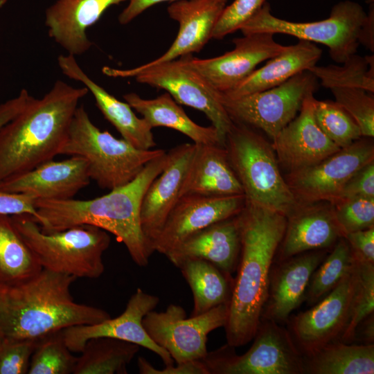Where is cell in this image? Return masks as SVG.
<instances>
[{
    "instance_id": "6da1fadb",
    "label": "cell",
    "mask_w": 374,
    "mask_h": 374,
    "mask_svg": "<svg viewBox=\"0 0 374 374\" xmlns=\"http://www.w3.org/2000/svg\"><path fill=\"white\" fill-rule=\"evenodd\" d=\"M168 159V153L165 152L151 160L133 180L101 197L89 200L36 199L42 231H60L84 224L99 227L123 243L138 266L146 267L154 251L141 229V203L150 184Z\"/></svg>"
},
{
    "instance_id": "7a4b0ae2",
    "label": "cell",
    "mask_w": 374,
    "mask_h": 374,
    "mask_svg": "<svg viewBox=\"0 0 374 374\" xmlns=\"http://www.w3.org/2000/svg\"><path fill=\"white\" fill-rule=\"evenodd\" d=\"M238 219L241 251L224 327L226 344L235 348L253 340L260 323L272 263L287 224L284 215L247 202Z\"/></svg>"
},
{
    "instance_id": "3957f363",
    "label": "cell",
    "mask_w": 374,
    "mask_h": 374,
    "mask_svg": "<svg viewBox=\"0 0 374 374\" xmlns=\"http://www.w3.org/2000/svg\"><path fill=\"white\" fill-rule=\"evenodd\" d=\"M76 279L42 269L21 283L0 286V324L5 337L37 341L69 327L111 318L101 308L74 301L70 289Z\"/></svg>"
},
{
    "instance_id": "277c9868",
    "label": "cell",
    "mask_w": 374,
    "mask_h": 374,
    "mask_svg": "<svg viewBox=\"0 0 374 374\" xmlns=\"http://www.w3.org/2000/svg\"><path fill=\"white\" fill-rule=\"evenodd\" d=\"M88 89L57 80L41 98L31 97L0 130V182L52 160L64 143Z\"/></svg>"
},
{
    "instance_id": "5b68a950",
    "label": "cell",
    "mask_w": 374,
    "mask_h": 374,
    "mask_svg": "<svg viewBox=\"0 0 374 374\" xmlns=\"http://www.w3.org/2000/svg\"><path fill=\"white\" fill-rule=\"evenodd\" d=\"M11 219L42 269L76 278L94 279L104 273L103 255L110 244L106 231L84 224L46 233L30 215H15Z\"/></svg>"
},
{
    "instance_id": "8992f818",
    "label": "cell",
    "mask_w": 374,
    "mask_h": 374,
    "mask_svg": "<svg viewBox=\"0 0 374 374\" xmlns=\"http://www.w3.org/2000/svg\"><path fill=\"white\" fill-rule=\"evenodd\" d=\"M224 147L246 202L286 217L301 204L280 173L271 143L253 127L233 122Z\"/></svg>"
},
{
    "instance_id": "52a82bcc",
    "label": "cell",
    "mask_w": 374,
    "mask_h": 374,
    "mask_svg": "<svg viewBox=\"0 0 374 374\" xmlns=\"http://www.w3.org/2000/svg\"><path fill=\"white\" fill-rule=\"evenodd\" d=\"M165 152L161 149H138L123 139L100 130L80 105L59 154L83 158L90 179L100 188L111 190L133 180L149 161Z\"/></svg>"
},
{
    "instance_id": "ba28073f",
    "label": "cell",
    "mask_w": 374,
    "mask_h": 374,
    "mask_svg": "<svg viewBox=\"0 0 374 374\" xmlns=\"http://www.w3.org/2000/svg\"><path fill=\"white\" fill-rule=\"evenodd\" d=\"M366 17L363 7L352 1L335 4L327 19L311 22H294L272 15L270 6L262 7L240 29L243 35L254 33L286 34L299 40L322 44L329 48L330 57L344 63L356 54L360 28Z\"/></svg>"
},
{
    "instance_id": "9c48e42d",
    "label": "cell",
    "mask_w": 374,
    "mask_h": 374,
    "mask_svg": "<svg viewBox=\"0 0 374 374\" xmlns=\"http://www.w3.org/2000/svg\"><path fill=\"white\" fill-rule=\"evenodd\" d=\"M249 349L238 355L226 344L202 360L208 374H303V355L289 330L261 319Z\"/></svg>"
},
{
    "instance_id": "30bf717a",
    "label": "cell",
    "mask_w": 374,
    "mask_h": 374,
    "mask_svg": "<svg viewBox=\"0 0 374 374\" xmlns=\"http://www.w3.org/2000/svg\"><path fill=\"white\" fill-rule=\"evenodd\" d=\"M103 72L115 78L134 77L138 82L166 90L178 104L203 112L217 130L224 146L233 121L221 102L220 92L193 69L184 57L131 69L105 66Z\"/></svg>"
},
{
    "instance_id": "8fae6325",
    "label": "cell",
    "mask_w": 374,
    "mask_h": 374,
    "mask_svg": "<svg viewBox=\"0 0 374 374\" xmlns=\"http://www.w3.org/2000/svg\"><path fill=\"white\" fill-rule=\"evenodd\" d=\"M318 79L310 71L301 72L271 89L220 100L233 122L263 131L271 140L299 112L305 98L317 91Z\"/></svg>"
},
{
    "instance_id": "7c38bea8",
    "label": "cell",
    "mask_w": 374,
    "mask_h": 374,
    "mask_svg": "<svg viewBox=\"0 0 374 374\" xmlns=\"http://www.w3.org/2000/svg\"><path fill=\"white\" fill-rule=\"evenodd\" d=\"M229 308V303H226L200 315L186 318L185 310L172 303L163 312H148L142 323L151 339L165 349L176 363L200 360L208 353V335L224 327Z\"/></svg>"
},
{
    "instance_id": "4fadbf2b",
    "label": "cell",
    "mask_w": 374,
    "mask_h": 374,
    "mask_svg": "<svg viewBox=\"0 0 374 374\" xmlns=\"http://www.w3.org/2000/svg\"><path fill=\"white\" fill-rule=\"evenodd\" d=\"M373 161V141L362 136L314 166L289 172L285 179L300 204H331L347 181Z\"/></svg>"
},
{
    "instance_id": "5bb4252c",
    "label": "cell",
    "mask_w": 374,
    "mask_h": 374,
    "mask_svg": "<svg viewBox=\"0 0 374 374\" xmlns=\"http://www.w3.org/2000/svg\"><path fill=\"white\" fill-rule=\"evenodd\" d=\"M357 285L355 262L334 289L312 308L292 318L290 332L303 355L339 340L350 317Z\"/></svg>"
},
{
    "instance_id": "9a60e30c",
    "label": "cell",
    "mask_w": 374,
    "mask_h": 374,
    "mask_svg": "<svg viewBox=\"0 0 374 374\" xmlns=\"http://www.w3.org/2000/svg\"><path fill=\"white\" fill-rule=\"evenodd\" d=\"M271 33L243 35L232 40L234 48L208 59L183 56L188 64L216 91L226 92L247 78L261 62L281 53L286 46L276 42Z\"/></svg>"
},
{
    "instance_id": "2e32d148",
    "label": "cell",
    "mask_w": 374,
    "mask_h": 374,
    "mask_svg": "<svg viewBox=\"0 0 374 374\" xmlns=\"http://www.w3.org/2000/svg\"><path fill=\"white\" fill-rule=\"evenodd\" d=\"M157 296L140 287L130 298L125 310L116 318L98 323L79 325L62 330L66 344L72 353H80L87 342L94 338L110 337L143 347L157 354L165 366L174 364L170 355L153 341L143 326V319L159 303Z\"/></svg>"
},
{
    "instance_id": "e0dca14e",
    "label": "cell",
    "mask_w": 374,
    "mask_h": 374,
    "mask_svg": "<svg viewBox=\"0 0 374 374\" xmlns=\"http://www.w3.org/2000/svg\"><path fill=\"white\" fill-rule=\"evenodd\" d=\"M244 195L181 197L152 243V249L164 256L192 234L240 213L245 206Z\"/></svg>"
},
{
    "instance_id": "ac0fdd59",
    "label": "cell",
    "mask_w": 374,
    "mask_h": 374,
    "mask_svg": "<svg viewBox=\"0 0 374 374\" xmlns=\"http://www.w3.org/2000/svg\"><path fill=\"white\" fill-rule=\"evenodd\" d=\"M196 150L197 144L194 143H183L171 149L168 152L169 159L166 166L151 182L143 196L141 226L152 249L153 242L182 196Z\"/></svg>"
},
{
    "instance_id": "d6986e66",
    "label": "cell",
    "mask_w": 374,
    "mask_h": 374,
    "mask_svg": "<svg viewBox=\"0 0 374 374\" xmlns=\"http://www.w3.org/2000/svg\"><path fill=\"white\" fill-rule=\"evenodd\" d=\"M315 99L313 94L307 96L299 114L271 140L278 164L289 172L314 166L341 149L317 125Z\"/></svg>"
},
{
    "instance_id": "ffe728a7",
    "label": "cell",
    "mask_w": 374,
    "mask_h": 374,
    "mask_svg": "<svg viewBox=\"0 0 374 374\" xmlns=\"http://www.w3.org/2000/svg\"><path fill=\"white\" fill-rule=\"evenodd\" d=\"M87 161L78 156L48 161L34 169L0 182V189L36 199H72L90 182Z\"/></svg>"
},
{
    "instance_id": "44dd1931",
    "label": "cell",
    "mask_w": 374,
    "mask_h": 374,
    "mask_svg": "<svg viewBox=\"0 0 374 374\" xmlns=\"http://www.w3.org/2000/svg\"><path fill=\"white\" fill-rule=\"evenodd\" d=\"M326 249L306 251L280 261L271 270L269 293L261 319L278 323L305 300L310 278L327 256Z\"/></svg>"
},
{
    "instance_id": "7402d4cb",
    "label": "cell",
    "mask_w": 374,
    "mask_h": 374,
    "mask_svg": "<svg viewBox=\"0 0 374 374\" xmlns=\"http://www.w3.org/2000/svg\"><path fill=\"white\" fill-rule=\"evenodd\" d=\"M238 214L192 234L165 256L177 267L185 260L199 258L231 275L237 269L241 251Z\"/></svg>"
},
{
    "instance_id": "603a6c76",
    "label": "cell",
    "mask_w": 374,
    "mask_h": 374,
    "mask_svg": "<svg viewBox=\"0 0 374 374\" xmlns=\"http://www.w3.org/2000/svg\"><path fill=\"white\" fill-rule=\"evenodd\" d=\"M127 0H57L45 12L48 33L69 55H80L92 46L87 29L113 5Z\"/></svg>"
},
{
    "instance_id": "cb8c5ba5",
    "label": "cell",
    "mask_w": 374,
    "mask_h": 374,
    "mask_svg": "<svg viewBox=\"0 0 374 374\" xmlns=\"http://www.w3.org/2000/svg\"><path fill=\"white\" fill-rule=\"evenodd\" d=\"M228 0H179L168 8L170 18L179 23L178 34L168 50L145 64L154 65L199 52L212 38L214 28Z\"/></svg>"
},
{
    "instance_id": "d4e9b609",
    "label": "cell",
    "mask_w": 374,
    "mask_h": 374,
    "mask_svg": "<svg viewBox=\"0 0 374 374\" xmlns=\"http://www.w3.org/2000/svg\"><path fill=\"white\" fill-rule=\"evenodd\" d=\"M321 202L301 204L287 217L278 247L279 262L306 251L326 249L342 237L331 204Z\"/></svg>"
},
{
    "instance_id": "484cf974",
    "label": "cell",
    "mask_w": 374,
    "mask_h": 374,
    "mask_svg": "<svg viewBox=\"0 0 374 374\" xmlns=\"http://www.w3.org/2000/svg\"><path fill=\"white\" fill-rule=\"evenodd\" d=\"M57 64L65 76L80 82L93 95L98 108L124 140L141 150L156 146L152 128L146 121L137 117L128 103L120 101L89 78L75 56L60 55Z\"/></svg>"
},
{
    "instance_id": "4316f807",
    "label": "cell",
    "mask_w": 374,
    "mask_h": 374,
    "mask_svg": "<svg viewBox=\"0 0 374 374\" xmlns=\"http://www.w3.org/2000/svg\"><path fill=\"white\" fill-rule=\"evenodd\" d=\"M321 55L322 50L314 43L299 40L294 45L286 46L265 65L255 69L234 88L222 93L227 98H235L276 87L301 72L309 71L316 65Z\"/></svg>"
},
{
    "instance_id": "83f0119b",
    "label": "cell",
    "mask_w": 374,
    "mask_h": 374,
    "mask_svg": "<svg viewBox=\"0 0 374 374\" xmlns=\"http://www.w3.org/2000/svg\"><path fill=\"white\" fill-rule=\"evenodd\" d=\"M244 195L242 185L220 145L197 144L196 153L186 177L182 196Z\"/></svg>"
},
{
    "instance_id": "f1b7e54d",
    "label": "cell",
    "mask_w": 374,
    "mask_h": 374,
    "mask_svg": "<svg viewBox=\"0 0 374 374\" xmlns=\"http://www.w3.org/2000/svg\"><path fill=\"white\" fill-rule=\"evenodd\" d=\"M123 98L143 116L152 128L173 129L190 138L195 144L224 146L215 127H204L195 123L167 92L153 99L142 98L135 93H127Z\"/></svg>"
},
{
    "instance_id": "f546056e",
    "label": "cell",
    "mask_w": 374,
    "mask_h": 374,
    "mask_svg": "<svg viewBox=\"0 0 374 374\" xmlns=\"http://www.w3.org/2000/svg\"><path fill=\"white\" fill-rule=\"evenodd\" d=\"M177 268L193 293L190 316L200 315L219 305L230 303L234 282L231 274L199 258L185 260Z\"/></svg>"
},
{
    "instance_id": "4dcf8cb0",
    "label": "cell",
    "mask_w": 374,
    "mask_h": 374,
    "mask_svg": "<svg viewBox=\"0 0 374 374\" xmlns=\"http://www.w3.org/2000/svg\"><path fill=\"white\" fill-rule=\"evenodd\" d=\"M304 373L373 374L374 344H349L339 340L303 355Z\"/></svg>"
},
{
    "instance_id": "1f68e13d",
    "label": "cell",
    "mask_w": 374,
    "mask_h": 374,
    "mask_svg": "<svg viewBox=\"0 0 374 374\" xmlns=\"http://www.w3.org/2000/svg\"><path fill=\"white\" fill-rule=\"evenodd\" d=\"M42 269L15 227L11 216L0 214V286L21 283Z\"/></svg>"
},
{
    "instance_id": "d6a6232c",
    "label": "cell",
    "mask_w": 374,
    "mask_h": 374,
    "mask_svg": "<svg viewBox=\"0 0 374 374\" xmlns=\"http://www.w3.org/2000/svg\"><path fill=\"white\" fill-rule=\"evenodd\" d=\"M139 348L137 344L114 338L91 339L78 357L73 374H127Z\"/></svg>"
},
{
    "instance_id": "836d02e7",
    "label": "cell",
    "mask_w": 374,
    "mask_h": 374,
    "mask_svg": "<svg viewBox=\"0 0 374 374\" xmlns=\"http://www.w3.org/2000/svg\"><path fill=\"white\" fill-rule=\"evenodd\" d=\"M355 263L348 243L344 237L340 238L310 278L305 296L308 305H314L334 289Z\"/></svg>"
},
{
    "instance_id": "e575fe53",
    "label": "cell",
    "mask_w": 374,
    "mask_h": 374,
    "mask_svg": "<svg viewBox=\"0 0 374 374\" xmlns=\"http://www.w3.org/2000/svg\"><path fill=\"white\" fill-rule=\"evenodd\" d=\"M343 66L330 64L326 66L315 65L311 71L321 84L326 88L356 87L374 92V57L354 54Z\"/></svg>"
},
{
    "instance_id": "d590c367",
    "label": "cell",
    "mask_w": 374,
    "mask_h": 374,
    "mask_svg": "<svg viewBox=\"0 0 374 374\" xmlns=\"http://www.w3.org/2000/svg\"><path fill=\"white\" fill-rule=\"evenodd\" d=\"M62 330L37 341L28 374H73L78 357L67 347Z\"/></svg>"
},
{
    "instance_id": "8d00e7d4",
    "label": "cell",
    "mask_w": 374,
    "mask_h": 374,
    "mask_svg": "<svg viewBox=\"0 0 374 374\" xmlns=\"http://www.w3.org/2000/svg\"><path fill=\"white\" fill-rule=\"evenodd\" d=\"M314 114L322 132L339 148L350 145L362 136L356 121L335 101L315 99Z\"/></svg>"
},
{
    "instance_id": "74e56055",
    "label": "cell",
    "mask_w": 374,
    "mask_h": 374,
    "mask_svg": "<svg viewBox=\"0 0 374 374\" xmlns=\"http://www.w3.org/2000/svg\"><path fill=\"white\" fill-rule=\"evenodd\" d=\"M354 258L357 285L348 323L339 339L345 343L355 339L358 326L374 312V263Z\"/></svg>"
},
{
    "instance_id": "f35d334b",
    "label": "cell",
    "mask_w": 374,
    "mask_h": 374,
    "mask_svg": "<svg viewBox=\"0 0 374 374\" xmlns=\"http://www.w3.org/2000/svg\"><path fill=\"white\" fill-rule=\"evenodd\" d=\"M330 204L342 237L374 226V198L351 197Z\"/></svg>"
},
{
    "instance_id": "ab89813d",
    "label": "cell",
    "mask_w": 374,
    "mask_h": 374,
    "mask_svg": "<svg viewBox=\"0 0 374 374\" xmlns=\"http://www.w3.org/2000/svg\"><path fill=\"white\" fill-rule=\"evenodd\" d=\"M335 102L356 121L362 136H374V98L367 91L356 87L330 89Z\"/></svg>"
},
{
    "instance_id": "60d3db41",
    "label": "cell",
    "mask_w": 374,
    "mask_h": 374,
    "mask_svg": "<svg viewBox=\"0 0 374 374\" xmlns=\"http://www.w3.org/2000/svg\"><path fill=\"white\" fill-rule=\"evenodd\" d=\"M265 2L266 0H235L224 9L214 28L212 38L221 39L240 30Z\"/></svg>"
},
{
    "instance_id": "b9f144b4",
    "label": "cell",
    "mask_w": 374,
    "mask_h": 374,
    "mask_svg": "<svg viewBox=\"0 0 374 374\" xmlns=\"http://www.w3.org/2000/svg\"><path fill=\"white\" fill-rule=\"evenodd\" d=\"M36 344L5 337L0 344V374H27Z\"/></svg>"
},
{
    "instance_id": "7bdbcfd3",
    "label": "cell",
    "mask_w": 374,
    "mask_h": 374,
    "mask_svg": "<svg viewBox=\"0 0 374 374\" xmlns=\"http://www.w3.org/2000/svg\"><path fill=\"white\" fill-rule=\"evenodd\" d=\"M359 197L374 198V161L361 168L347 181L337 200Z\"/></svg>"
},
{
    "instance_id": "ee69618b",
    "label": "cell",
    "mask_w": 374,
    "mask_h": 374,
    "mask_svg": "<svg viewBox=\"0 0 374 374\" xmlns=\"http://www.w3.org/2000/svg\"><path fill=\"white\" fill-rule=\"evenodd\" d=\"M35 201L26 195L8 193L0 189V214L10 216L28 214L40 224L42 219L37 212Z\"/></svg>"
},
{
    "instance_id": "f6af8a7d",
    "label": "cell",
    "mask_w": 374,
    "mask_h": 374,
    "mask_svg": "<svg viewBox=\"0 0 374 374\" xmlns=\"http://www.w3.org/2000/svg\"><path fill=\"white\" fill-rule=\"evenodd\" d=\"M165 366L164 368H154L145 358L139 357L137 366L141 374H208L202 359L192 360Z\"/></svg>"
},
{
    "instance_id": "bcb514c9",
    "label": "cell",
    "mask_w": 374,
    "mask_h": 374,
    "mask_svg": "<svg viewBox=\"0 0 374 374\" xmlns=\"http://www.w3.org/2000/svg\"><path fill=\"white\" fill-rule=\"evenodd\" d=\"M344 238L355 257L374 263V226L347 233Z\"/></svg>"
},
{
    "instance_id": "7dc6e473",
    "label": "cell",
    "mask_w": 374,
    "mask_h": 374,
    "mask_svg": "<svg viewBox=\"0 0 374 374\" xmlns=\"http://www.w3.org/2000/svg\"><path fill=\"white\" fill-rule=\"evenodd\" d=\"M31 97L24 89L17 96L0 104V130L23 109Z\"/></svg>"
},
{
    "instance_id": "c3c4849f",
    "label": "cell",
    "mask_w": 374,
    "mask_h": 374,
    "mask_svg": "<svg viewBox=\"0 0 374 374\" xmlns=\"http://www.w3.org/2000/svg\"><path fill=\"white\" fill-rule=\"evenodd\" d=\"M128 4L120 13L118 21L121 25H126L134 19L148 8L162 2H174L179 0H127Z\"/></svg>"
},
{
    "instance_id": "681fc988",
    "label": "cell",
    "mask_w": 374,
    "mask_h": 374,
    "mask_svg": "<svg viewBox=\"0 0 374 374\" xmlns=\"http://www.w3.org/2000/svg\"><path fill=\"white\" fill-rule=\"evenodd\" d=\"M359 44L365 48L374 51V7L373 1L369 2L368 12L366 13V19L362 25L358 37Z\"/></svg>"
},
{
    "instance_id": "f907efd6",
    "label": "cell",
    "mask_w": 374,
    "mask_h": 374,
    "mask_svg": "<svg viewBox=\"0 0 374 374\" xmlns=\"http://www.w3.org/2000/svg\"><path fill=\"white\" fill-rule=\"evenodd\" d=\"M362 327L361 337L366 344H373L374 338V320L373 313L366 317L358 327Z\"/></svg>"
},
{
    "instance_id": "816d5d0a",
    "label": "cell",
    "mask_w": 374,
    "mask_h": 374,
    "mask_svg": "<svg viewBox=\"0 0 374 374\" xmlns=\"http://www.w3.org/2000/svg\"><path fill=\"white\" fill-rule=\"evenodd\" d=\"M4 338H5V335H4V333H3V330H2V328H1V324H0V344L3 341Z\"/></svg>"
}]
</instances>
